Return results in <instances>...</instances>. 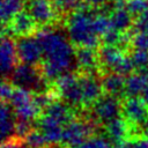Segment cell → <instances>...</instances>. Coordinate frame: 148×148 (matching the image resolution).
Listing matches in <instances>:
<instances>
[{"instance_id": "6da1fadb", "label": "cell", "mask_w": 148, "mask_h": 148, "mask_svg": "<svg viewBox=\"0 0 148 148\" xmlns=\"http://www.w3.org/2000/svg\"><path fill=\"white\" fill-rule=\"evenodd\" d=\"M36 37L43 50L39 68L49 82L54 83L64 74L73 73L74 68H77L74 45L61 30L45 27L36 34Z\"/></svg>"}, {"instance_id": "7a4b0ae2", "label": "cell", "mask_w": 148, "mask_h": 148, "mask_svg": "<svg viewBox=\"0 0 148 148\" xmlns=\"http://www.w3.org/2000/svg\"><path fill=\"white\" fill-rule=\"evenodd\" d=\"M94 14L91 7L86 5L83 1L72 13H69L66 20L67 36L73 45L76 47L86 46L97 49L101 45L102 39L96 35L94 30Z\"/></svg>"}, {"instance_id": "3957f363", "label": "cell", "mask_w": 148, "mask_h": 148, "mask_svg": "<svg viewBox=\"0 0 148 148\" xmlns=\"http://www.w3.org/2000/svg\"><path fill=\"white\" fill-rule=\"evenodd\" d=\"M9 79L10 82L17 88L25 89L32 94L46 92L52 89V87L49 86L51 82L43 76L40 68L34 65L18 64Z\"/></svg>"}, {"instance_id": "277c9868", "label": "cell", "mask_w": 148, "mask_h": 148, "mask_svg": "<svg viewBox=\"0 0 148 148\" xmlns=\"http://www.w3.org/2000/svg\"><path fill=\"white\" fill-rule=\"evenodd\" d=\"M52 88L56 96L69 104L72 108H83L82 90L80 86L79 75L74 73H66L54 82V86Z\"/></svg>"}, {"instance_id": "5b68a950", "label": "cell", "mask_w": 148, "mask_h": 148, "mask_svg": "<svg viewBox=\"0 0 148 148\" xmlns=\"http://www.w3.org/2000/svg\"><path fill=\"white\" fill-rule=\"evenodd\" d=\"M121 113V102L117 96L104 94L91 108L89 119L98 124L106 125L111 120L120 117Z\"/></svg>"}, {"instance_id": "8992f818", "label": "cell", "mask_w": 148, "mask_h": 148, "mask_svg": "<svg viewBox=\"0 0 148 148\" xmlns=\"http://www.w3.org/2000/svg\"><path fill=\"white\" fill-rule=\"evenodd\" d=\"M97 124L90 119L73 120L64 127L62 143L68 148H76L88 138L95 135Z\"/></svg>"}, {"instance_id": "52a82bcc", "label": "cell", "mask_w": 148, "mask_h": 148, "mask_svg": "<svg viewBox=\"0 0 148 148\" xmlns=\"http://www.w3.org/2000/svg\"><path fill=\"white\" fill-rule=\"evenodd\" d=\"M27 12L39 28L52 27L59 20V12L51 0H28Z\"/></svg>"}, {"instance_id": "ba28073f", "label": "cell", "mask_w": 148, "mask_h": 148, "mask_svg": "<svg viewBox=\"0 0 148 148\" xmlns=\"http://www.w3.org/2000/svg\"><path fill=\"white\" fill-rule=\"evenodd\" d=\"M38 24L35 22L32 16L25 12L21 10L15 17L7 24L2 25V36H17L20 37H28L34 36L38 32Z\"/></svg>"}, {"instance_id": "9c48e42d", "label": "cell", "mask_w": 148, "mask_h": 148, "mask_svg": "<svg viewBox=\"0 0 148 148\" xmlns=\"http://www.w3.org/2000/svg\"><path fill=\"white\" fill-rule=\"evenodd\" d=\"M17 57L21 64H28L36 66L43 60V50L37 37L28 36L20 37L16 42Z\"/></svg>"}, {"instance_id": "30bf717a", "label": "cell", "mask_w": 148, "mask_h": 148, "mask_svg": "<svg viewBox=\"0 0 148 148\" xmlns=\"http://www.w3.org/2000/svg\"><path fill=\"white\" fill-rule=\"evenodd\" d=\"M121 114L132 127L138 128L148 120V105L138 97L125 98L121 102Z\"/></svg>"}, {"instance_id": "8fae6325", "label": "cell", "mask_w": 148, "mask_h": 148, "mask_svg": "<svg viewBox=\"0 0 148 148\" xmlns=\"http://www.w3.org/2000/svg\"><path fill=\"white\" fill-rule=\"evenodd\" d=\"M79 80L82 90L83 108L90 109L104 95L101 77H98L97 74L79 73Z\"/></svg>"}, {"instance_id": "7c38bea8", "label": "cell", "mask_w": 148, "mask_h": 148, "mask_svg": "<svg viewBox=\"0 0 148 148\" xmlns=\"http://www.w3.org/2000/svg\"><path fill=\"white\" fill-rule=\"evenodd\" d=\"M0 60H1V73L3 79H9L18 66V57L16 51V43L9 36H2L0 45Z\"/></svg>"}, {"instance_id": "4fadbf2b", "label": "cell", "mask_w": 148, "mask_h": 148, "mask_svg": "<svg viewBox=\"0 0 148 148\" xmlns=\"http://www.w3.org/2000/svg\"><path fill=\"white\" fill-rule=\"evenodd\" d=\"M75 60L79 73L97 74L101 67L97 49L80 46L75 49Z\"/></svg>"}, {"instance_id": "5bb4252c", "label": "cell", "mask_w": 148, "mask_h": 148, "mask_svg": "<svg viewBox=\"0 0 148 148\" xmlns=\"http://www.w3.org/2000/svg\"><path fill=\"white\" fill-rule=\"evenodd\" d=\"M134 127L131 126V124L124 118L118 117L110 123L105 125V135L109 140H111L113 143L130 140L134 136Z\"/></svg>"}, {"instance_id": "9a60e30c", "label": "cell", "mask_w": 148, "mask_h": 148, "mask_svg": "<svg viewBox=\"0 0 148 148\" xmlns=\"http://www.w3.org/2000/svg\"><path fill=\"white\" fill-rule=\"evenodd\" d=\"M37 124H38V130L43 133L49 145H57L62 141V133L65 127L62 124L44 114L38 119Z\"/></svg>"}, {"instance_id": "2e32d148", "label": "cell", "mask_w": 148, "mask_h": 148, "mask_svg": "<svg viewBox=\"0 0 148 148\" xmlns=\"http://www.w3.org/2000/svg\"><path fill=\"white\" fill-rule=\"evenodd\" d=\"M43 114L56 119L57 121H59L64 126H66L71 121L75 120V117H76L75 109L72 108L69 104H67L66 102H64L61 99H57V101L54 99L43 111Z\"/></svg>"}, {"instance_id": "e0dca14e", "label": "cell", "mask_w": 148, "mask_h": 148, "mask_svg": "<svg viewBox=\"0 0 148 148\" xmlns=\"http://www.w3.org/2000/svg\"><path fill=\"white\" fill-rule=\"evenodd\" d=\"M0 124H1V141L2 142L15 138V124H16L15 112H14V109L6 102H1Z\"/></svg>"}, {"instance_id": "ac0fdd59", "label": "cell", "mask_w": 148, "mask_h": 148, "mask_svg": "<svg viewBox=\"0 0 148 148\" xmlns=\"http://www.w3.org/2000/svg\"><path fill=\"white\" fill-rule=\"evenodd\" d=\"M109 15H110V22L112 29L118 30L123 34H127L130 29L132 30L134 24V17L125 8V6L113 7Z\"/></svg>"}, {"instance_id": "d6986e66", "label": "cell", "mask_w": 148, "mask_h": 148, "mask_svg": "<svg viewBox=\"0 0 148 148\" xmlns=\"http://www.w3.org/2000/svg\"><path fill=\"white\" fill-rule=\"evenodd\" d=\"M125 81L126 77L114 72H104L101 75V83L104 94L117 97H120V95H125Z\"/></svg>"}, {"instance_id": "ffe728a7", "label": "cell", "mask_w": 148, "mask_h": 148, "mask_svg": "<svg viewBox=\"0 0 148 148\" xmlns=\"http://www.w3.org/2000/svg\"><path fill=\"white\" fill-rule=\"evenodd\" d=\"M125 54H126L125 51H123L117 46L103 45L98 50L101 67H103L105 72H112L114 67L119 64V61L124 58Z\"/></svg>"}, {"instance_id": "44dd1931", "label": "cell", "mask_w": 148, "mask_h": 148, "mask_svg": "<svg viewBox=\"0 0 148 148\" xmlns=\"http://www.w3.org/2000/svg\"><path fill=\"white\" fill-rule=\"evenodd\" d=\"M23 8V0H1V21L2 25H7Z\"/></svg>"}, {"instance_id": "7402d4cb", "label": "cell", "mask_w": 148, "mask_h": 148, "mask_svg": "<svg viewBox=\"0 0 148 148\" xmlns=\"http://www.w3.org/2000/svg\"><path fill=\"white\" fill-rule=\"evenodd\" d=\"M32 97H34V94L25 90V89H22V88H15L14 89V92L12 95V98L10 101L8 102V104L15 110V109H18L28 103H30L32 101Z\"/></svg>"}, {"instance_id": "603a6c76", "label": "cell", "mask_w": 148, "mask_h": 148, "mask_svg": "<svg viewBox=\"0 0 148 148\" xmlns=\"http://www.w3.org/2000/svg\"><path fill=\"white\" fill-rule=\"evenodd\" d=\"M94 30L97 36L101 38L111 29V22H110V15L105 13H96L94 14Z\"/></svg>"}, {"instance_id": "cb8c5ba5", "label": "cell", "mask_w": 148, "mask_h": 148, "mask_svg": "<svg viewBox=\"0 0 148 148\" xmlns=\"http://www.w3.org/2000/svg\"><path fill=\"white\" fill-rule=\"evenodd\" d=\"M24 142L28 148H44L47 146V142L43 135V133L37 128H34L24 139Z\"/></svg>"}, {"instance_id": "d4e9b609", "label": "cell", "mask_w": 148, "mask_h": 148, "mask_svg": "<svg viewBox=\"0 0 148 148\" xmlns=\"http://www.w3.org/2000/svg\"><path fill=\"white\" fill-rule=\"evenodd\" d=\"M76 148H111V146H110L109 139L106 136L95 134V135L88 138L86 141H83Z\"/></svg>"}, {"instance_id": "484cf974", "label": "cell", "mask_w": 148, "mask_h": 148, "mask_svg": "<svg viewBox=\"0 0 148 148\" xmlns=\"http://www.w3.org/2000/svg\"><path fill=\"white\" fill-rule=\"evenodd\" d=\"M112 72H114V73H117V74H119V75H121V76H130L131 74H133L134 72H135V67H134V64H133V61H132V59H131V57H130V54L127 56V54H125L124 56V58L119 61V64L114 67V69L112 71Z\"/></svg>"}, {"instance_id": "4316f807", "label": "cell", "mask_w": 148, "mask_h": 148, "mask_svg": "<svg viewBox=\"0 0 148 148\" xmlns=\"http://www.w3.org/2000/svg\"><path fill=\"white\" fill-rule=\"evenodd\" d=\"M130 45L133 50L148 51V32H134L131 34Z\"/></svg>"}, {"instance_id": "83f0119b", "label": "cell", "mask_w": 148, "mask_h": 148, "mask_svg": "<svg viewBox=\"0 0 148 148\" xmlns=\"http://www.w3.org/2000/svg\"><path fill=\"white\" fill-rule=\"evenodd\" d=\"M125 8L136 17L148 10V0H125Z\"/></svg>"}, {"instance_id": "f1b7e54d", "label": "cell", "mask_w": 148, "mask_h": 148, "mask_svg": "<svg viewBox=\"0 0 148 148\" xmlns=\"http://www.w3.org/2000/svg\"><path fill=\"white\" fill-rule=\"evenodd\" d=\"M135 71L145 69L148 68V51H142V50H133L130 54Z\"/></svg>"}, {"instance_id": "f546056e", "label": "cell", "mask_w": 148, "mask_h": 148, "mask_svg": "<svg viewBox=\"0 0 148 148\" xmlns=\"http://www.w3.org/2000/svg\"><path fill=\"white\" fill-rule=\"evenodd\" d=\"M32 130H34L32 121L16 119V124H15V138L24 139Z\"/></svg>"}, {"instance_id": "4dcf8cb0", "label": "cell", "mask_w": 148, "mask_h": 148, "mask_svg": "<svg viewBox=\"0 0 148 148\" xmlns=\"http://www.w3.org/2000/svg\"><path fill=\"white\" fill-rule=\"evenodd\" d=\"M56 8L58 9L59 13H65V12H74L80 3L82 2L81 0H51Z\"/></svg>"}, {"instance_id": "1f68e13d", "label": "cell", "mask_w": 148, "mask_h": 148, "mask_svg": "<svg viewBox=\"0 0 148 148\" xmlns=\"http://www.w3.org/2000/svg\"><path fill=\"white\" fill-rule=\"evenodd\" d=\"M132 30H133L132 34L142 32V31L148 32V10L134 17V24H133Z\"/></svg>"}, {"instance_id": "d6a6232c", "label": "cell", "mask_w": 148, "mask_h": 148, "mask_svg": "<svg viewBox=\"0 0 148 148\" xmlns=\"http://www.w3.org/2000/svg\"><path fill=\"white\" fill-rule=\"evenodd\" d=\"M14 84L9 81V80H6L3 79L2 82H1V87H0V96H1V101L2 102H6L8 103L12 98V95L14 92Z\"/></svg>"}, {"instance_id": "836d02e7", "label": "cell", "mask_w": 148, "mask_h": 148, "mask_svg": "<svg viewBox=\"0 0 148 148\" xmlns=\"http://www.w3.org/2000/svg\"><path fill=\"white\" fill-rule=\"evenodd\" d=\"M1 148H28V147H27L23 139L13 138L10 140H7V141L2 142Z\"/></svg>"}, {"instance_id": "e575fe53", "label": "cell", "mask_w": 148, "mask_h": 148, "mask_svg": "<svg viewBox=\"0 0 148 148\" xmlns=\"http://www.w3.org/2000/svg\"><path fill=\"white\" fill-rule=\"evenodd\" d=\"M132 143V148H148V138L143 135L133 136L130 139Z\"/></svg>"}, {"instance_id": "d590c367", "label": "cell", "mask_w": 148, "mask_h": 148, "mask_svg": "<svg viewBox=\"0 0 148 148\" xmlns=\"http://www.w3.org/2000/svg\"><path fill=\"white\" fill-rule=\"evenodd\" d=\"M82 1L91 8H99L108 2V0H82Z\"/></svg>"}, {"instance_id": "8d00e7d4", "label": "cell", "mask_w": 148, "mask_h": 148, "mask_svg": "<svg viewBox=\"0 0 148 148\" xmlns=\"http://www.w3.org/2000/svg\"><path fill=\"white\" fill-rule=\"evenodd\" d=\"M111 148H132V143L130 140L126 141H120V142H116L111 146Z\"/></svg>"}, {"instance_id": "74e56055", "label": "cell", "mask_w": 148, "mask_h": 148, "mask_svg": "<svg viewBox=\"0 0 148 148\" xmlns=\"http://www.w3.org/2000/svg\"><path fill=\"white\" fill-rule=\"evenodd\" d=\"M141 99L148 105V83H147V86L145 87V89H143V91L141 94Z\"/></svg>"}, {"instance_id": "f35d334b", "label": "cell", "mask_w": 148, "mask_h": 148, "mask_svg": "<svg viewBox=\"0 0 148 148\" xmlns=\"http://www.w3.org/2000/svg\"><path fill=\"white\" fill-rule=\"evenodd\" d=\"M44 148H62V147H60V146H58V145H47V146L44 147Z\"/></svg>"}]
</instances>
